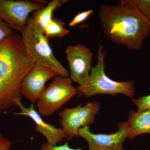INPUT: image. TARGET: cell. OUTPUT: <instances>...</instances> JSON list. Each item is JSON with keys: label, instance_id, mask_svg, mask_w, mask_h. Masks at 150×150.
Segmentation results:
<instances>
[{"label": "cell", "instance_id": "19", "mask_svg": "<svg viewBox=\"0 0 150 150\" xmlns=\"http://www.w3.org/2000/svg\"><path fill=\"white\" fill-rule=\"evenodd\" d=\"M41 150H83L81 148L73 149L70 147L69 144L67 142L64 144L57 146L52 145L48 144L47 142L43 143L41 146Z\"/></svg>", "mask_w": 150, "mask_h": 150}, {"label": "cell", "instance_id": "20", "mask_svg": "<svg viewBox=\"0 0 150 150\" xmlns=\"http://www.w3.org/2000/svg\"><path fill=\"white\" fill-rule=\"evenodd\" d=\"M11 146L10 141L3 137L0 131V150H10Z\"/></svg>", "mask_w": 150, "mask_h": 150}, {"label": "cell", "instance_id": "10", "mask_svg": "<svg viewBox=\"0 0 150 150\" xmlns=\"http://www.w3.org/2000/svg\"><path fill=\"white\" fill-rule=\"evenodd\" d=\"M58 76L51 69L35 64L22 82V95L32 104H35L46 88L47 81Z\"/></svg>", "mask_w": 150, "mask_h": 150}, {"label": "cell", "instance_id": "5", "mask_svg": "<svg viewBox=\"0 0 150 150\" xmlns=\"http://www.w3.org/2000/svg\"><path fill=\"white\" fill-rule=\"evenodd\" d=\"M72 82L69 77L58 76L54 78L37 101L38 113L44 117L51 116L77 94Z\"/></svg>", "mask_w": 150, "mask_h": 150}, {"label": "cell", "instance_id": "7", "mask_svg": "<svg viewBox=\"0 0 150 150\" xmlns=\"http://www.w3.org/2000/svg\"><path fill=\"white\" fill-rule=\"evenodd\" d=\"M100 109L99 103L93 101L88 102L84 106L78 105L74 108H66L59 112L62 129L67 139L79 137L80 129L92 124Z\"/></svg>", "mask_w": 150, "mask_h": 150}, {"label": "cell", "instance_id": "12", "mask_svg": "<svg viewBox=\"0 0 150 150\" xmlns=\"http://www.w3.org/2000/svg\"><path fill=\"white\" fill-rule=\"evenodd\" d=\"M128 138L133 139L143 134H150V109L143 111L131 110L128 121L125 122Z\"/></svg>", "mask_w": 150, "mask_h": 150}, {"label": "cell", "instance_id": "2", "mask_svg": "<svg viewBox=\"0 0 150 150\" xmlns=\"http://www.w3.org/2000/svg\"><path fill=\"white\" fill-rule=\"evenodd\" d=\"M35 64L16 31L0 44V114L21 102L22 82Z\"/></svg>", "mask_w": 150, "mask_h": 150}, {"label": "cell", "instance_id": "8", "mask_svg": "<svg viewBox=\"0 0 150 150\" xmlns=\"http://www.w3.org/2000/svg\"><path fill=\"white\" fill-rule=\"evenodd\" d=\"M118 129L110 134H95L89 126L83 127L79 131V137L87 142L88 150H125L123 144L128 138V131L125 122L117 123Z\"/></svg>", "mask_w": 150, "mask_h": 150}, {"label": "cell", "instance_id": "3", "mask_svg": "<svg viewBox=\"0 0 150 150\" xmlns=\"http://www.w3.org/2000/svg\"><path fill=\"white\" fill-rule=\"evenodd\" d=\"M105 56L104 46L100 44L98 50L96 65L91 68L86 81L76 87L78 96L90 97L98 94L115 96L121 94L129 97H133L135 92L134 81H116L106 74L105 71Z\"/></svg>", "mask_w": 150, "mask_h": 150}, {"label": "cell", "instance_id": "16", "mask_svg": "<svg viewBox=\"0 0 150 150\" xmlns=\"http://www.w3.org/2000/svg\"><path fill=\"white\" fill-rule=\"evenodd\" d=\"M92 9L84 11L76 15L69 23V27H73L85 21L93 13Z\"/></svg>", "mask_w": 150, "mask_h": 150}, {"label": "cell", "instance_id": "13", "mask_svg": "<svg viewBox=\"0 0 150 150\" xmlns=\"http://www.w3.org/2000/svg\"><path fill=\"white\" fill-rule=\"evenodd\" d=\"M67 1L53 0L48 3L43 8L33 12L32 16L30 18L33 23L43 33L46 25L53 18L52 17L54 12Z\"/></svg>", "mask_w": 150, "mask_h": 150}, {"label": "cell", "instance_id": "4", "mask_svg": "<svg viewBox=\"0 0 150 150\" xmlns=\"http://www.w3.org/2000/svg\"><path fill=\"white\" fill-rule=\"evenodd\" d=\"M21 35L28 53L35 64L51 69L59 76H69V72L54 56L48 38L30 18Z\"/></svg>", "mask_w": 150, "mask_h": 150}, {"label": "cell", "instance_id": "21", "mask_svg": "<svg viewBox=\"0 0 150 150\" xmlns=\"http://www.w3.org/2000/svg\"></svg>", "mask_w": 150, "mask_h": 150}, {"label": "cell", "instance_id": "18", "mask_svg": "<svg viewBox=\"0 0 150 150\" xmlns=\"http://www.w3.org/2000/svg\"><path fill=\"white\" fill-rule=\"evenodd\" d=\"M13 32L8 24L0 18V44L9 37Z\"/></svg>", "mask_w": 150, "mask_h": 150}, {"label": "cell", "instance_id": "14", "mask_svg": "<svg viewBox=\"0 0 150 150\" xmlns=\"http://www.w3.org/2000/svg\"><path fill=\"white\" fill-rule=\"evenodd\" d=\"M65 25V23L60 19L53 18L45 27L43 33L48 39L64 38L70 33Z\"/></svg>", "mask_w": 150, "mask_h": 150}, {"label": "cell", "instance_id": "6", "mask_svg": "<svg viewBox=\"0 0 150 150\" xmlns=\"http://www.w3.org/2000/svg\"><path fill=\"white\" fill-rule=\"evenodd\" d=\"M48 2L44 0H0V18L12 30L21 32L31 12L43 8Z\"/></svg>", "mask_w": 150, "mask_h": 150}, {"label": "cell", "instance_id": "1", "mask_svg": "<svg viewBox=\"0 0 150 150\" xmlns=\"http://www.w3.org/2000/svg\"><path fill=\"white\" fill-rule=\"evenodd\" d=\"M98 16L105 34L113 43L131 51L142 49L150 33V21L128 0L102 4Z\"/></svg>", "mask_w": 150, "mask_h": 150}, {"label": "cell", "instance_id": "11", "mask_svg": "<svg viewBox=\"0 0 150 150\" xmlns=\"http://www.w3.org/2000/svg\"><path fill=\"white\" fill-rule=\"evenodd\" d=\"M21 109L19 112H14L17 116H26L30 118L35 125V131L44 136L47 142L52 145H57L67 139V136L62 129L56 128L53 125L46 123L43 120L38 111L35 110L33 104L30 107H25L21 102L18 104Z\"/></svg>", "mask_w": 150, "mask_h": 150}, {"label": "cell", "instance_id": "9", "mask_svg": "<svg viewBox=\"0 0 150 150\" xmlns=\"http://www.w3.org/2000/svg\"><path fill=\"white\" fill-rule=\"evenodd\" d=\"M67 59L72 81L82 84L89 76L93 54L91 50L83 44L69 45L66 50Z\"/></svg>", "mask_w": 150, "mask_h": 150}, {"label": "cell", "instance_id": "17", "mask_svg": "<svg viewBox=\"0 0 150 150\" xmlns=\"http://www.w3.org/2000/svg\"><path fill=\"white\" fill-rule=\"evenodd\" d=\"M132 100L137 105L138 111H143L150 109V94L139 98H133Z\"/></svg>", "mask_w": 150, "mask_h": 150}, {"label": "cell", "instance_id": "15", "mask_svg": "<svg viewBox=\"0 0 150 150\" xmlns=\"http://www.w3.org/2000/svg\"><path fill=\"white\" fill-rule=\"evenodd\" d=\"M150 21V0H128Z\"/></svg>", "mask_w": 150, "mask_h": 150}]
</instances>
